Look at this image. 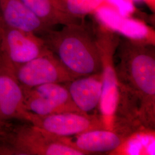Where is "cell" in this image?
I'll use <instances>...</instances> for the list:
<instances>
[{
  "mask_svg": "<svg viewBox=\"0 0 155 155\" xmlns=\"http://www.w3.org/2000/svg\"><path fill=\"white\" fill-rule=\"evenodd\" d=\"M13 154L24 155H85L68 137L48 133L33 125L17 127L12 134Z\"/></svg>",
  "mask_w": 155,
  "mask_h": 155,
  "instance_id": "3957f363",
  "label": "cell"
},
{
  "mask_svg": "<svg viewBox=\"0 0 155 155\" xmlns=\"http://www.w3.org/2000/svg\"><path fill=\"white\" fill-rule=\"evenodd\" d=\"M127 136L117 130L96 129L76 136L75 145L86 155L107 153L117 150Z\"/></svg>",
  "mask_w": 155,
  "mask_h": 155,
  "instance_id": "7c38bea8",
  "label": "cell"
},
{
  "mask_svg": "<svg viewBox=\"0 0 155 155\" xmlns=\"http://www.w3.org/2000/svg\"><path fill=\"white\" fill-rule=\"evenodd\" d=\"M49 51L38 35L9 27L4 22L0 27V68L12 71Z\"/></svg>",
  "mask_w": 155,
  "mask_h": 155,
  "instance_id": "277c9868",
  "label": "cell"
},
{
  "mask_svg": "<svg viewBox=\"0 0 155 155\" xmlns=\"http://www.w3.org/2000/svg\"><path fill=\"white\" fill-rule=\"evenodd\" d=\"M0 13L6 25L39 36L53 29L36 16L21 0H0Z\"/></svg>",
  "mask_w": 155,
  "mask_h": 155,
  "instance_id": "30bf717a",
  "label": "cell"
},
{
  "mask_svg": "<svg viewBox=\"0 0 155 155\" xmlns=\"http://www.w3.org/2000/svg\"><path fill=\"white\" fill-rule=\"evenodd\" d=\"M22 89L24 108L33 114L46 116L65 112L82 113L74 104L64 83H47Z\"/></svg>",
  "mask_w": 155,
  "mask_h": 155,
  "instance_id": "52a82bcc",
  "label": "cell"
},
{
  "mask_svg": "<svg viewBox=\"0 0 155 155\" xmlns=\"http://www.w3.org/2000/svg\"><path fill=\"white\" fill-rule=\"evenodd\" d=\"M78 109L88 114H98L102 94V72L64 83Z\"/></svg>",
  "mask_w": 155,
  "mask_h": 155,
  "instance_id": "9c48e42d",
  "label": "cell"
},
{
  "mask_svg": "<svg viewBox=\"0 0 155 155\" xmlns=\"http://www.w3.org/2000/svg\"><path fill=\"white\" fill-rule=\"evenodd\" d=\"M40 37L75 78L102 72V55L95 27L84 18L64 25L59 31L51 29Z\"/></svg>",
  "mask_w": 155,
  "mask_h": 155,
  "instance_id": "7a4b0ae2",
  "label": "cell"
},
{
  "mask_svg": "<svg viewBox=\"0 0 155 155\" xmlns=\"http://www.w3.org/2000/svg\"><path fill=\"white\" fill-rule=\"evenodd\" d=\"M39 17L51 27L61 24L67 25L80 21L82 19L67 13L58 0H21Z\"/></svg>",
  "mask_w": 155,
  "mask_h": 155,
  "instance_id": "4fadbf2b",
  "label": "cell"
},
{
  "mask_svg": "<svg viewBox=\"0 0 155 155\" xmlns=\"http://www.w3.org/2000/svg\"><path fill=\"white\" fill-rule=\"evenodd\" d=\"M4 125V124H0V135L4 134V132H3V130H4L3 128H2V127H3Z\"/></svg>",
  "mask_w": 155,
  "mask_h": 155,
  "instance_id": "2e32d148",
  "label": "cell"
},
{
  "mask_svg": "<svg viewBox=\"0 0 155 155\" xmlns=\"http://www.w3.org/2000/svg\"><path fill=\"white\" fill-rule=\"evenodd\" d=\"M3 24V21H2V18H1V13H0V27Z\"/></svg>",
  "mask_w": 155,
  "mask_h": 155,
  "instance_id": "e0dca14e",
  "label": "cell"
},
{
  "mask_svg": "<svg viewBox=\"0 0 155 155\" xmlns=\"http://www.w3.org/2000/svg\"><path fill=\"white\" fill-rule=\"evenodd\" d=\"M105 0H60L65 11L72 16L82 19L96 10Z\"/></svg>",
  "mask_w": 155,
  "mask_h": 155,
  "instance_id": "5bb4252c",
  "label": "cell"
},
{
  "mask_svg": "<svg viewBox=\"0 0 155 155\" xmlns=\"http://www.w3.org/2000/svg\"><path fill=\"white\" fill-rule=\"evenodd\" d=\"M23 120L53 135L68 137L96 129H109L99 114L65 112L39 116L27 111Z\"/></svg>",
  "mask_w": 155,
  "mask_h": 155,
  "instance_id": "5b68a950",
  "label": "cell"
},
{
  "mask_svg": "<svg viewBox=\"0 0 155 155\" xmlns=\"http://www.w3.org/2000/svg\"><path fill=\"white\" fill-rule=\"evenodd\" d=\"M117 100L112 128L130 134L155 129V48L144 39L118 36L114 54Z\"/></svg>",
  "mask_w": 155,
  "mask_h": 155,
  "instance_id": "6da1fadb",
  "label": "cell"
},
{
  "mask_svg": "<svg viewBox=\"0 0 155 155\" xmlns=\"http://www.w3.org/2000/svg\"><path fill=\"white\" fill-rule=\"evenodd\" d=\"M26 111L22 86L11 71L0 68V120H23Z\"/></svg>",
  "mask_w": 155,
  "mask_h": 155,
  "instance_id": "8fae6325",
  "label": "cell"
},
{
  "mask_svg": "<svg viewBox=\"0 0 155 155\" xmlns=\"http://www.w3.org/2000/svg\"><path fill=\"white\" fill-rule=\"evenodd\" d=\"M0 124H4V121H2L0 120Z\"/></svg>",
  "mask_w": 155,
  "mask_h": 155,
  "instance_id": "ac0fdd59",
  "label": "cell"
},
{
  "mask_svg": "<svg viewBox=\"0 0 155 155\" xmlns=\"http://www.w3.org/2000/svg\"><path fill=\"white\" fill-rule=\"evenodd\" d=\"M11 72L23 88L47 83H65L75 79L50 50L17 67Z\"/></svg>",
  "mask_w": 155,
  "mask_h": 155,
  "instance_id": "8992f818",
  "label": "cell"
},
{
  "mask_svg": "<svg viewBox=\"0 0 155 155\" xmlns=\"http://www.w3.org/2000/svg\"><path fill=\"white\" fill-rule=\"evenodd\" d=\"M60 1V0H58V1Z\"/></svg>",
  "mask_w": 155,
  "mask_h": 155,
  "instance_id": "d6986e66",
  "label": "cell"
},
{
  "mask_svg": "<svg viewBox=\"0 0 155 155\" xmlns=\"http://www.w3.org/2000/svg\"><path fill=\"white\" fill-rule=\"evenodd\" d=\"M111 4L115 6L119 13L124 16L129 15L133 11V5L130 0H107Z\"/></svg>",
  "mask_w": 155,
  "mask_h": 155,
  "instance_id": "9a60e30c",
  "label": "cell"
},
{
  "mask_svg": "<svg viewBox=\"0 0 155 155\" xmlns=\"http://www.w3.org/2000/svg\"><path fill=\"white\" fill-rule=\"evenodd\" d=\"M102 61V94L100 111L105 120L113 121L117 100L116 76L114 64V54L118 36L110 29L99 25L95 27Z\"/></svg>",
  "mask_w": 155,
  "mask_h": 155,
  "instance_id": "ba28073f",
  "label": "cell"
}]
</instances>
